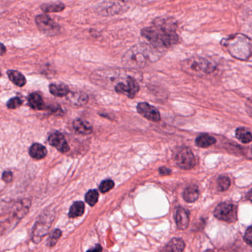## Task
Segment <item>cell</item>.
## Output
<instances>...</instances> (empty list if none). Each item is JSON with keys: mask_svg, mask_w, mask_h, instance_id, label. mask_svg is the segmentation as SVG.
I'll use <instances>...</instances> for the list:
<instances>
[{"mask_svg": "<svg viewBox=\"0 0 252 252\" xmlns=\"http://www.w3.org/2000/svg\"><path fill=\"white\" fill-rule=\"evenodd\" d=\"M215 218L226 222H234L237 220V207L231 203H221L214 211Z\"/></svg>", "mask_w": 252, "mask_h": 252, "instance_id": "obj_6", "label": "cell"}, {"mask_svg": "<svg viewBox=\"0 0 252 252\" xmlns=\"http://www.w3.org/2000/svg\"><path fill=\"white\" fill-rule=\"evenodd\" d=\"M185 249V243L181 238H173L167 245L164 251L168 252H182Z\"/></svg>", "mask_w": 252, "mask_h": 252, "instance_id": "obj_20", "label": "cell"}, {"mask_svg": "<svg viewBox=\"0 0 252 252\" xmlns=\"http://www.w3.org/2000/svg\"><path fill=\"white\" fill-rule=\"evenodd\" d=\"M159 173L162 175H169L172 173V170L169 168L165 167V166H162V167L159 168Z\"/></svg>", "mask_w": 252, "mask_h": 252, "instance_id": "obj_32", "label": "cell"}, {"mask_svg": "<svg viewBox=\"0 0 252 252\" xmlns=\"http://www.w3.org/2000/svg\"><path fill=\"white\" fill-rule=\"evenodd\" d=\"M175 221L178 229L185 230L189 225V214L184 208L178 207L175 211Z\"/></svg>", "mask_w": 252, "mask_h": 252, "instance_id": "obj_12", "label": "cell"}, {"mask_svg": "<svg viewBox=\"0 0 252 252\" xmlns=\"http://www.w3.org/2000/svg\"><path fill=\"white\" fill-rule=\"evenodd\" d=\"M62 236V231L60 229H56L54 232L52 233L51 236H50L49 240H48V246H49L50 247H53V246H55L57 244V241H58L59 239Z\"/></svg>", "mask_w": 252, "mask_h": 252, "instance_id": "obj_28", "label": "cell"}, {"mask_svg": "<svg viewBox=\"0 0 252 252\" xmlns=\"http://www.w3.org/2000/svg\"><path fill=\"white\" fill-rule=\"evenodd\" d=\"M175 163L182 169H192L195 166L196 159L191 150L188 147H181L174 153Z\"/></svg>", "mask_w": 252, "mask_h": 252, "instance_id": "obj_5", "label": "cell"}, {"mask_svg": "<svg viewBox=\"0 0 252 252\" xmlns=\"http://www.w3.org/2000/svg\"><path fill=\"white\" fill-rule=\"evenodd\" d=\"M52 217H41L39 220L36 222L35 225L34 229L33 231V240L35 243H39L47 234H48V230H49L50 226H51L52 219L50 220V218Z\"/></svg>", "mask_w": 252, "mask_h": 252, "instance_id": "obj_9", "label": "cell"}, {"mask_svg": "<svg viewBox=\"0 0 252 252\" xmlns=\"http://www.w3.org/2000/svg\"><path fill=\"white\" fill-rule=\"evenodd\" d=\"M161 54L150 44L139 43L131 48L122 57L124 65L128 68L138 69L158 61Z\"/></svg>", "mask_w": 252, "mask_h": 252, "instance_id": "obj_2", "label": "cell"}, {"mask_svg": "<svg viewBox=\"0 0 252 252\" xmlns=\"http://www.w3.org/2000/svg\"><path fill=\"white\" fill-rule=\"evenodd\" d=\"M73 128L76 132L82 135H90L93 132V126L87 121L78 119L73 122Z\"/></svg>", "mask_w": 252, "mask_h": 252, "instance_id": "obj_13", "label": "cell"}, {"mask_svg": "<svg viewBox=\"0 0 252 252\" xmlns=\"http://www.w3.org/2000/svg\"><path fill=\"white\" fill-rule=\"evenodd\" d=\"M85 203L82 201H76L70 206V211H69V217L71 218H77L83 215L85 212Z\"/></svg>", "mask_w": 252, "mask_h": 252, "instance_id": "obj_22", "label": "cell"}, {"mask_svg": "<svg viewBox=\"0 0 252 252\" xmlns=\"http://www.w3.org/2000/svg\"><path fill=\"white\" fill-rule=\"evenodd\" d=\"M248 195H249V200H251V199H252V197H251V195H252V193H251V190L249 191V193H248Z\"/></svg>", "mask_w": 252, "mask_h": 252, "instance_id": "obj_35", "label": "cell"}, {"mask_svg": "<svg viewBox=\"0 0 252 252\" xmlns=\"http://www.w3.org/2000/svg\"><path fill=\"white\" fill-rule=\"evenodd\" d=\"M29 154L33 158L40 160V159L44 158L47 156L48 150H47L45 146L36 143V144H33L29 149Z\"/></svg>", "mask_w": 252, "mask_h": 252, "instance_id": "obj_15", "label": "cell"}, {"mask_svg": "<svg viewBox=\"0 0 252 252\" xmlns=\"http://www.w3.org/2000/svg\"><path fill=\"white\" fill-rule=\"evenodd\" d=\"M70 98L71 100V101H76V104H85V103L88 102V97L86 94H82V93H73V94H70Z\"/></svg>", "mask_w": 252, "mask_h": 252, "instance_id": "obj_26", "label": "cell"}, {"mask_svg": "<svg viewBox=\"0 0 252 252\" xmlns=\"http://www.w3.org/2000/svg\"><path fill=\"white\" fill-rule=\"evenodd\" d=\"M65 6L63 2H57L55 3L44 4L41 6V9L44 13L61 12L64 11Z\"/></svg>", "mask_w": 252, "mask_h": 252, "instance_id": "obj_23", "label": "cell"}, {"mask_svg": "<svg viewBox=\"0 0 252 252\" xmlns=\"http://www.w3.org/2000/svg\"><path fill=\"white\" fill-rule=\"evenodd\" d=\"M139 89L138 82L132 76H127L122 82H118L115 86L116 93L126 95L129 98H133L138 94Z\"/></svg>", "mask_w": 252, "mask_h": 252, "instance_id": "obj_8", "label": "cell"}, {"mask_svg": "<svg viewBox=\"0 0 252 252\" xmlns=\"http://www.w3.org/2000/svg\"><path fill=\"white\" fill-rule=\"evenodd\" d=\"M2 180L5 182L10 183L13 180V173L11 171H5L2 174Z\"/></svg>", "mask_w": 252, "mask_h": 252, "instance_id": "obj_31", "label": "cell"}, {"mask_svg": "<svg viewBox=\"0 0 252 252\" xmlns=\"http://www.w3.org/2000/svg\"><path fill=\"white\" fill-rule=\"evenodd\" d=\"M199 197V189L197 185H190L185 189L183 193V197L187 203H194Z\"/></svg>", "mask_w": 252, "mask_h": 252, "instance_id": "obj_14", "label": "cell"}, {"mask_svg": "<svg viewBox=\"0 0 252 252\" xmlns=\"http://www.w3.org/2000/svg\"><path fill=\"white\" fill-rule=\"evenodd\" d=\"M7 74L9 77L10 80L17 86L22 88L26 85V77L20 72L17 71V70H10L7 72Z\"/></svg>", "mask_w": 252, "mask_h": 252, "instance_id": "obj_19", "label": "cell"}, {"mask_svg": "<svg viewBox=\"0 0 252 252\" xmlns=\"http://www.w3.org/2000/svg\"><path fill=\"white\" fill-rule=\"evenodd\" d=\"M22 104H23V101H22L21 98H19V97H14V98H11L7 102L6 105L9 109H16L20 107Z\"/></svg>", "mask_w": 252, "mask_h": 252, "instance_id": "obj_29", "label": "cell"}, {"mask_svg": "<svg viewBox=\"0 0 252 252\" xmlns=\"http://www.w3.org/2000/svg\"><path fill=\"white\" fill-rule=\"evenodd\" d=\"M48 142L61 153H66L70 150L68 143L66 141L64 135L60 132H55L51 134L48 137Z\"/></svg>", "mask_w": 252, "mask_h": 252, "instance_id": "obj_11", "label": "cell"}, {"mask_svg": "<svg viewBox=\"0 0 252 252\" xmlns=\"http://www.w3.org/2000/svg\"><path fill=\"white\" fill-rule=\"evenodd\" d=\"M50 92L54 96L64 97L70 94L68 86L64 84H51L49 86Z\"/></svg>", "mask_w": 252, "mask_h": 252, "instance_id": "obj_18", "label": "cell"}, {"mask_svg": "<svg viewBox=\"0 0 252 252\" xmlns=\"http://www.w3.org/2000/svg\"><path fill=\"white\" fill-rule=\"evenodd\" d=\"M178 23L169 17L156 18L151 26L141 30V34L154 48L168 49L179 42L178 33Z\"/></svg>", "mask_w": 252, "mask_h": 252, "instance_id": "obj_1", "label": "cell"}, {"mask_svg": "<svg viewBox=\"0 0 252 252\" xmlns=\"http://www.w3.org/2000/svg\"><path fill=\"white\" fill-rule=\"evenodd\" d=\"M236 138L243 144H249L252 141V132L246 127H239L235 131Z\"/></svg>", "mask_w": 252, "mask_h": 252, "instance_id": "obj_21", "label": "cell"}, {"mask_svg": "<svg viewBox=\"0 0 252 252\" xmlns=\"http://www.w3.org/2000/svg\"><path fill=\"white\" fill-rule=\"evenodd\" d=\"M217 140L215 137L209 135V134L203 133L196 138L195 144L200 148H207L216 143Z\"/></svg>", "mask_w": 252, "mask_h": 252, "instance_id": "obj_16", "label": "cell"}, {"mask_svg": "<svg viewBox=\"0 0 252 252\" xmlns=\"http://www.w3.org/2000/svg\"><path fill=\"white\" fill-rule=\"evenodd\" d=\"M217 183H218V189L220 191H226L231 186L230 178L225 175H220L218 177Z\"/></svg>", "mask_w": 252, "mask_h": 252, "instance_id": "obj_24", "label": "cell"}, {"mask_svg": "<svg viewBox=\"0 0 252 252\" xmlns=\"http://www.w3.org/2000/svg\"><path fill=\"white\" fill-rule=\"evenodd\" d=\"M115 183L112 180H104L99 185V191L101 193H106L114 187Z\"/></svg>", "mask_w": 252, "mask_h": 252, "instance_id": "obj_27", "label": "cell"}, {"mask_svg": "<svg viewBox=\"0 0 252 252\" xmlns=\"http://www.w3.org/2000/svg\"><path fill=\"white\" fill-rule=\"evenodd\" d=\"M221 45L226 48L230 55L241 61L250 58L252 54V40L243 33L231 35L221 41Z\"/></svg>", "mask_w": 252, "mask_h": 252, "instance_id": "obj_3", "label": "cell"}, {"mask_svg": "<svg viewBox=\"0 0 252 252\" xmlns=\"http://www.w3.org/2000/svg\"><path fill=\"white\" fill-rule=\"evenodd\" d=\"M99 194L96 189H91L85 194V201L91 206H94L98 202Z\"/></svg>", "mask_w": 252, "mask_h": 252, "instance_id": "obj_25", "label": "cell"}, {"mask_svg": "<svg viewBox=\"0 0 252 252\" xmlns=\"http://www.w3.org/2000/svg\"><path fill=\"white\" fill-rule=\"evenodd\" d=\"M137 111L140 115L152 121L158 122L160 120V114L159 110L156 107L150 105L147 102H141L137 105Z\"/></svg>", "mask_w": 252, "mask_h": 252, "instance_id": "obj_10", "label": "cell"}, {"mask_svg": "<svg viewBox=\"0 0 252 252\" xmlns=\"http://www.w3.org/2000/svg\"><path fill=\"white\" fill-rule=\"evenodd\" d=\"M35 22L38 29L47 36H55L60 33V26L48 15H38L35 18Z\"/></svg>", "mask_w": 252, "mask_h": 252, "instance_id": "obj_7", "label": "cell"}, {"mask_svg": "<svg viewBox=\"0 0 252 252\" xmlns=\"http://www.w3.org/2000/svg\"><path fill=\"white\" fill-rule=\"evenodd\" d=\"M5 53H6V48L5 45L0 42V56L4 55Z\"/></svg>", "mask_w": 252, "mask_h": 252, "instance_id": "obj_34", "label": "cell"}, {"mask_svg": "<svg viewBox=\"0 0 252 252\" xmlns=\"http://www.w3.org/2000/svg\"><path fill=\"white\" fill-rule=\"evenodd\" d=\"M101 251H102V248L101 247L100 245H96L95 247L89 249L88 252H101Z\"/></svg>", "mask_w": 252, "mask_h": 252, "instance_id": "obj_33", "label": "cell"}, {"mask_svg": "<svg viewBox=\"0 0 252 252\" xmlns=\"http://www.w3.org/2000/svg\"><path fill=\"white\" fill-rule=\"evenodd\" d=\"M28 103H29V107H32L33 110H42L45 107V103H44L42 96L36 93H33L29 95Z\"/></svg>", "mask_w": 252, "mask_h": 252, "instance_id": "obj_17", "label": "cell"}, {"mask_svg": "<svg viewBox=\"0 0 252 252\" xmlns=\"http://www.w3.org/2000/svg\"><path fill=\"white\" fill-rule=\"evenodd\" d=\"M1 76H2V73H1V71H0V77H1Z\"/></svg>", "mask_w": 252, "mask_h": 252, "instance_id": "obj_36", "label": "cell"}, {"mask_svg": "<svg viewBox=\"0 0 252 252\" xmlns=\"http://www.w3.org/2000/svg\"><path fill=\"white\" fill-rule=\"evenodd\" d=\"M244 240L248 245L252 246V226H249L246 230L244 235Z\"/></svg>", "mask_w": 252, "mask_h": 252, "instance_id": "obj_30", "label": "cell"}, {"mask_svg": "<svg viewBox=\"0 0 252 252\" xmlns=\"http://www.w3.org/2000/svg\"><path fill=\"white\" fill-rule=\"evenodd\" d=\"M181 69L189 74L203 76L215 71L217 65L214 62L202 57H191L181 63Z\"/></svg>", "mask_w": 252, "mask_h": 252, "instance_id": "obj_4", "label": "cell"}]
</instances>
